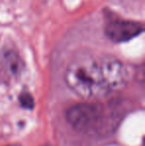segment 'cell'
<instances>
[{"mask_svg": "<svg viewBox=\"0 0 145 146\" xmlns=\"http://www.w3.org/2000/svg\"><path fill=\"white\" fill-rule=\"evenodd\" d=\"M68 87L83 98H99L110 92L99 57L83 54L75 57L66 70Z\"/></svg>", "mask_w": 145, "mask_h": 146, "instance_id": "1", "label": "cell"}, {"mask_svg": "<svg viewBox=\"0 0 145 146\" xmlns=\"http://www.w3.org/2000/svg\"><path fill=\"white\" fill-rule=\"evenodd\" d=\"M101 118V111L97 106L79 104L67 111V119L75 129L87 132L97 128Z\"/></svg>", "mask_w": 145, "mask_h": 146, "instance_id": "2", "label": "cell"}, {"mask_svg": "<svg viewBox=\"0 0 145 146\" xmlns=\"http://www.w3.org/2000/svg\"><path fill=\"white\" fill-rule=\"evenodd\" d=\"M25 68L23 59L14 49L0 50V79L6 84L18 81Z\"/></svg>", "mask_w": 145, "mask_h": 146, "instance_id": "3", "label": "cell"}, {"mask_svg": "<svg viewBox=\"0 0 145 146\" xmlns=\"http://www.w3.org/2000/svg\"><path fill=\"white\" fill-rule=\"evenodd\" d=\"M99 59L105 81L110 90H119L123 86H125L128 74L123 63L115 57L107 56V55L99 57Z\"/></svg>", "mask_w": 145, "mask_h": 146, "instance_id": "4", "label": "cell"}, {"mask_svg": "<svg viewBox=\"0 0 145 146\" xmlns=\"http://www.w3.org/2000/svg\"><path fill=\"white\" fill-rule=\"evenodd\" d=\"M105 35L112 42H126L143 32L141 23L131 20L113 19L105 25Z\"/></svg>", "mask_w": 145, "mask_h": 146, "instance_id": "5", "label": "cell"}, {"mask_svg": "<svg viewBox=\"0 0 145 146\" xmlns=\"http://www.w3.org/2000/svg\"><path fill=\"white\" fill-rule=\"evenodd\" d=\"M20 102H21V104L24 108H32L34 104L33 98L27 92H24L23 94H21V96H20Z\"/></svg>", "mask_w": 145, "mask_h": 146, "instance_id": "6", "label": "cell"}, {"mask_svg": "<svg viewBox=\"0 0 145 146\" xmlns=\"http://www.w3.org/2000/svg\"><path fill=\"white\" fill-rule=\"evenodd\" d=\"M7 146H20V145H18V144H11V145H7Z\"/></svg>", "mask_w": 145, "mask_h": 146, "instance_id": "7", "label": "cell"}]
</instances>
